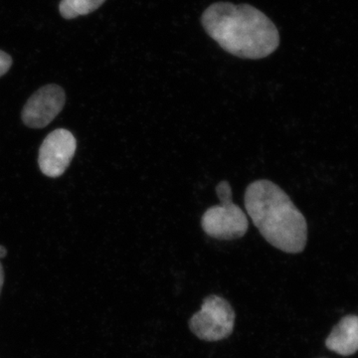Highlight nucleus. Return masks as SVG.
<instances>
[{"instance_id": "nucleus-8", "label": "nucleus", "mask_w": 358, "mask_h": 358, "mask_svg": "<svg viewBox=\"0 0 358 358\" xmlns=\"http://www.w3.org/2000/svg\"><path fill=\"white\" fill-rule=\"evenodd\" d=\"M106 0H61L59 11L65 20H74L96 11Z\"/></svg>"}, {"instance_id": "nucleus-4", "label": "nucleus", "mask_w": 358, "mask_h": 358, "mask_svg": "<svg viewBox=\"0 0 358 358\" xmlns=\"http://www.w3.org/2000/svg\"><path fill=\"white\" fill-rule=\"evenodd\" d=\"M235 324V312L228 301L221 296L204 299L199 312L189 320V329L201 341H219L232 334Z\"/></svg>"}, {"instance_id": "nucleus-10", "label": "nucleus", "mask_w": 358, "mask_h": 358, "mask_svg": "<svg viewBox=\"0 0 358 358\" xmlns=\"http://www.w3.org/2000/svg\"><path fill=\"white\" fill-rule=\"evenodd\" d=\"M4 284V270L3 266L0 263V294H1L2 288H3Z\"/></svg>"}, {"instance_id": "nucleus-9", "label": "nucleus", "mask_w": 358, "mask_h": 358, "mask_svg": "<svg viewBox=\"0 0 358 358\" xmlns=\"http://www.w3.org/2000/svg\"><path fill=\"white\" fill-rule=\"evenodd\" d=\"M13 66V58L6 52L0 50V77L6 75Z\"/></svg>"}, {"instance_id": "nucleus-1", "label": "nucleus", "mask_w": 358, "mask_h": 358, "mask_svg": "<svg viewBox=\"0 0 358 358\" xmlns=\"http://www.w3.org/2000/svg\"><path fill=\"white\" fill-rule=\"evenodd\" d=\"M201 23L223 50L236 57L266 58L280 45L279 31L274 23L249 4L215 2L205 9Z\"/></svg>"}, {"instance_id": "nucleus-5", "label": "nucleus", "mask_w": 358, "mask_h": 358, "mask_svg": "<svg viewBox=\"0 0 358 358\" xmlns=\"http://www.w3.org/2000/svg\"><path fill=\"white\" fill-rule=\"evenodd\" d=\"M76 148L77 141L71 131L64 129L52 131L39 150L38 164L42 173L52 178L62 176L69 167Z\"/></svg>"}, {"instance_id": "nucleus-2", "label": "nucleus", "mask_w": 358, "mask_h": 358, "mask_svg": "<svg viewBox=\"0 0 358 358\" xmlns=\"http://www.w3.org/2000/svg\"><path fill=\"white\" fill-rule=\"evenodd\" d=\"M244 199L247 213L268 244L288 254L305 250L307 220L280 186L267 179L254 181Z\"/></svg>"}, {"instance_id": "nucleus-6", "label": "nucleus", "mask_w": 358, "mask_h": 358, "mask_svg": "<svg viewBox=\"0 0 358 358\" xmlns=\"http://www.w3.org/2000/svg\"><path fill=\"white\" fill-rule=\"evenodd\" d=\"M65 101L64 90L58 85H46L28 99L21 114L22 121L28 128H45L63 110Z\"/></svg>"}, {"instance_id": "nucleus-11", "label": "nucleus", "mask_w": 358, "mask_h": 358, "mask_svg": "<svg viewBox=\"0 0 358 358\" xmlns=\"http://www.w3.org/2000/svg\"><path fill=\"white\" fill-rule=\"evenodd\" d=\"M7 255V250L6 247L2 246V245H0V259L6 258Z\"/></svg>"}, {"instance_id": "nucleus-7", "label": "nucleus", "mask_w": 358, "mask_h": 358, "mask_svg": "<svg viewBox=\"0 0 358 358\" xmlns=\"http://www.w3.org/2000/svg\"><path fill=\"white\" fill-rule=\"evenodd\" d=\"M327 348L338 355L348 357L358 352V317L348 315L334 327L326 341Z\"/></svg>"}, {"instance_id": "nucleus-3", "label": "nucleus", "mask_w": 358, "mask_h": 358, "mask_svg": "<svg viewBox=\"0 0 358 358\" xmlns=\"http://www.w3.org/2000/svg\"><path fill=\"white\" fill-rule=\"evenodd\" d=\"M221 203L204 212L201 227L205 234L218 240H235L245 236L249 228L245 212L232 201V188L228 181L216 186Z\"/></svg>"}]
</instances>
